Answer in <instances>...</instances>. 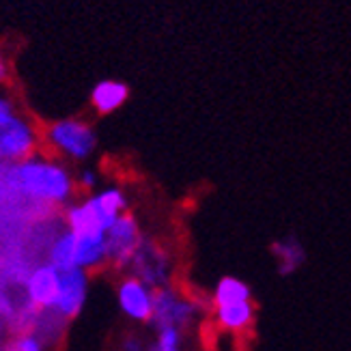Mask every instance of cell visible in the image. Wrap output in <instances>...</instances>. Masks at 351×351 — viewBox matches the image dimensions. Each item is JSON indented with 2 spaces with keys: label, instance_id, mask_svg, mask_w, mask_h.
Returning <instances> with one entry per match:
<instances>
[{
  "label": "cell",
  "instance_id": "1",
  "mask_svg": "<svg viewBox=\"0 0 351 351\" xmlns=\"http://www.w3.org/2000/svg\"><path fill=\"white\" fill-rule=\"evenodd\" d=\"M5 181L15 194L41 207H67L78 190L75 177L63 162L41 154L9 164Z\"/></svg>",
  "mask_w": 351,
  "mask_h": 351
},
{
  "label": "cell",
  "instance_id": "2",
  "mask_svg": "<svg viewBox=\"0 0 351 351\" xmlns=\"http://www.w3.org/2000/svg\"><path fill=\"white\" fill-rule=\"evenodd\" d=\"M128 207L125 192L117 186H108L63 207V224L78 235H106L108 228L128 213Z\"/></svg>",
  "mask_w": 351,
  "mask_h": 351
},
{
  "label": "cell",
  "instance_id": "3",
  "mask_svg": "<svg viewBox=\"0 0 351 351\" xmlns=\"http://www.w3.org/2000/svg\"><path fill=\"white\" fill-rule=\"evenodd\" d=\"M45 261H50L58 269H84L95 271L108 265V246L106 235H78L63 228L56 233L45 252Z\"/></svg>",
  "mask_w": 351,
  "mask_h": 351
},
{
  "label": "cell",
  "instance_id": "4",
  "mask_svg": "<svg viewBox=\"0 0 351 351\" xmlns=\"http://www.w3.org/2000/svg\"><path fill=\"white\" fill-rule=\"evenodd\" d=\"M54 156L69 162H86L97 149V134L80 119H58L41 134Z\"/></svg>",
  "mask_w": 351,
  "mask_h": 351
},
{
  "label": "cell",
  "instance_id": "5",
  "mask_svg": "<svg viewBox=\"0 0 351 351\" xmlns=\"http://www.w3.org/2000/svg\"><path fill=\"white\" fill-rule=\"evenodd\" d=\"M41 134L15 108L0 112V164H18L39 154Z\"/></svg>",
  "mask_w": 351,
  "mask_h": 351
},
{
  "label": "cell",
  "instance_id": "6",
  "mask_svg": "<svg viewBox=\"0 0 351 351\" xmlns=\"http://www.w3.org/2000/svg\"><path fill=\"white\" fill-rule=\"evenodd\" d=\"M201 313H203L201 302L188 298L177 287L169 285L156 289V308L149 326L154 328V332L162 328H177L181 332H186L198 322Z\"/></svg>",
  "mask_w": 351,
  "mask_h": 351
},
{
  "label": "cell",
  "instance_id": "7",
  "mask_svg": "<svg viewBox=\"0 0 351 351\" xmlns=\"http://www.w3.org/2000/svg\"><path fill=\"white\" fill-rule=\"evenodd\" d=\"M128 274L141 278L149 287L162 289V287L171 285L173 265H171L169 254H166V250L160 246V243L145 235L138 250H136V254L132 258L130 267H128Z\"/></svg>",
  "mask_w": 351,
  "mask_h": 351
},
{
  "label": "cell",
  "instance_id": "8",
  "mask_svg": "<svg viewBox=\"0 0 351 351\" xmlns=\"http://www.w3.org/2000/svg\"><path fill=\"white\" fill-rule=\"evenodd\" d=\"M117 306L130 322L149 326L156 308V289L128 274L117 282Z\"/></svg>",
  "mask_w": 351,
  "mask_h": 351
},
{
  "label": "cell",
  "instance_id": "9",
  "mask_svg": "<svg viewBox=\"0 0 351 351\" xmlns=\"http://www.w3.org/2000/svg\"><path fill=\"white\" fill-rule=\"evenodd\" d=\"M145 233L141 231V224L132 213H123L106 233V246H108V265L114 269L128 271L132 258L138 250Z\"/></svg>",
  "mask_w": 351,
  "mask_h": 351
},
{
  "label": "cell",
  "instance_id": "10",
  "mask_svg": "<svg viewBox=\"0 0 351 351\" xmlns=\"http://www.w3.org/2000/svg\"><path fill=\"white\" fill-rule=\"evenodd\" d=\"M90 276L84 269H60V287L54 302L52 315L60 317L63 322H71L78 317L88 300Z\"/></svg>",
  "mask_w": 351,
  "mask_h": 351
},
{
  "label": "cell",
  "instance_id": "11",
  "mask_svg": "<svg viewBox=\"0 0 351 351\" xmlns=\"http://www.w3.org/2000/svg\"><path fill=\"white\" fill-rule=\"evenodd\" d=\"M60 287V269L50 261H41L26 274L24 298L33 308L52 313Z\"/></svg>",
  "mask_w": 351,
  "mask_h": 351
},
{
  "label": "cell",
  "instance_id": "12",
  "mask_svg": "<svg viewBox=\"0 0 351 351\" xmlns=\"http://www.w3.org/2000/svg\"><path fill=\"white\" fill-rule=\"evenodd\" d=\"M254 302H237L224 304V306H213V322L224 332H243L254 322Z\"/></svg>",
  "mask_w": 351,
  "mask_h": 351
},
{
  "label": "cell",
  "instance_id": "13",
  "mask_svg": "<svg viewBox=\"0 0 351 351\" xmlns=\"http://www.w3.org/2000/svg\"><path fill=\"white\" fill-rule=\"evenodd\" d=\"M130 97V86L119 80H101L90 90V104L99 114H110L119 110Z\"/></svg>",
  "mask_w": 351,
  "mask_h": 351
},
{
  "label": "cell",
  "instance_id": "14",
  "mask_svg": "<svg viewBox=\"0 0 351 351\" xmlns=\"http://www.w3.org/2000/svg\"><path fill=\"white\" fill-rule=\"evenodd\" d=\"M271 254L276 258V267L282 276H291L306 261V250H304L302 241L293 235H287L274 243Z\"/></svg>",
  "mask_w": 351,
  "mask_h": 351
},
{
  "label": "cell",
  "instance_id": "15",
  "mask_svg": "<svg viewBox=\"0 0 351 351\" xmlns=\"http://www.w3.org/2000/svg\"><path fill=\"white\" fill-rule=\"evenodd\" d=\"M252 300V289L237 276H224L218 280L211 293V306H224V304H237Z\"/></svg>",
  "mask_w": 351,
  "mask_h": 351
},
{
  "label": "cell",
  "instance_id": "16",
  "mask_svg": "<svg viewBox=\"0 0 351 351\" xmlns=\"http://www.w3.org/2000/svg\"><path fill=\"white\" fill-rule=\"evenodd\" d=\"M5 351H45V339L37 332H13L3 341Z\"/></svg>",
  "mask_w": 351,
  "mask_h": 351
},
{
  "label": "cell",
  "instance_id": "17",
  "mask_svg": "<svg viewBox=\"0 0 351 351\" xmlns=\"http://www.w3.org/2000/svg\"><path fill=\"white\" fill-rule=\"evenodd\" d=\"M149 351H183V332L177 328L156 330L154 341L149 343Z\"/></svg>",
  "mask_w": 351,
  "mask_h": 351
},
{
  "label": "cell",
  "instance_id": "18",
  "mask_svg": "<svg viewBox=\"0 0 351 351\" xmlns=\"http://www.w3.org/2000/svg\"><path fill=\"white\" fill-rule=\"evenodd\" d=\"M75 186H78V190H84V192H95V188L99 186V175H97V171L88 169V166L80 169L78 175H75Z\"/></svg>",
  "mask_w": 351,
  "mask_h": 351
},
{
  "label": "cell",
  "instance_id": "19",
  "mask_svg": "<svg viewBox=\"0 0 351 351\" xmlns=\"http://www.w3.org/2000/svg\"><path fill=\"white\" fill-rule=\"evenodd\" d=\"M121 351H149V343L143 337H138V334H128L121 341Z\"/></svg>",
  "mask_w": 351,
  "mask_h": 351
},
{
  "label": "cell",
  "instance_id": "20",
  "mask_svg": "<svg viewBox=\"0 0 351 351\" xmlns=\"http://www.w3.org/2000/svg\"><path fill=\"white\" fill-rule=\"evenodd\" d=\"M7 75H9L7 60H5V56H3V54H0V82H3V80H7Z\"/></svg>",
  "mask_w": 351,
  "mask_h": 351
},
{
  "label": "cell",
  "instance_id": "21",
  "mask_svg": "<svg viewBox=\"0 0 351 351\" xmlns=\"http://www.w3.org/2000/svg\"><path fill=\"white\" fill-rule=\"evenodd\" d=\"M9 108H13V104H11L3 93H0V112H3V110H9Z\"/></svg>",
  "mask_w": 351,
  "mask_h": 351
},
{
  "label": "cell",
  "instance_id": "22",
  "mask_svg": "<svg viewBox=\"0 0 351 351\" xmlns=\"http://www.w3.org/2000/svg\"><path fill=\"white\" fill-rule=\"evenodd\" d=\"M0 351H5V345L3 343H0Z\"/></svg>",
  "mask_w": 351,
  "mask_h": 351
}]
</instances>
